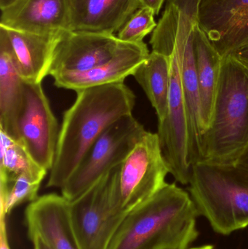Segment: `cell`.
<instances>
[{
	"label": "cell",
	"mask_w": 248,
	"mask_h": 249,
	"mask_svg": "<svg viewBox=\"0 0 248 249\" xmlns=\"http://www.w3.org/2000/svg\"><path fill=\"white\" fill-rule=\"evenodd\" d=\"M199 12L197 0L167 3L150 40L152 51L170 59L168 108L165 119L158 122L157 133L170 174L182 184H189L192 168L182 86V60L186 43L199 23Z\"/></svg>",
	"instance_id": "1"
},
{
	"label": "cell",
	"mask_w": 248,
	"mask_h": 249,
	"mask_svg": "<svg viewBox=\"0 0 248 249\" xmlns=\"http://www.w3.org/2000/svg\"><path fill=\"white\" fill-rule=\"evenodd\" d=\"M64 114L48 187L61 189L90 146L112 124L131 115L135 96L124 83L78 90Z\"/></svg>",
	"instance_id": "2"
},
{
	"label": "cell",
	"mask_w": 248,
	"mask_h": 249,
	"mask_svg": "<svg viewBox=\"0 0 248 249\" xmlns=\"http://www.w3.org/2000/svg\"><path fill=\"white\" fill-rule=\"evenodd\" d=\"M198 216L189 193L166 183L127 214L108 249H188L198 236Z\"/></svg>",
	"instance_id": "3"
},
{
	"label": "cell",
	"mask_w": 248,
	"mask_h": 249,
	"mask_svg": "<svg viewBox=\"0 0 248 249\" xmlns=\"http://www.w3.org/2000/svg\"><path fill=\"white\" fill-rule=\"evenodd\" d=\"M189 193L199 215L217 233L248 227V168L237 162L202 160L192 166Z\"/></svg>",
	"instance_id": "4"
},
{
	"label": "cell",
	"mask_w": 248,
	"mask_h": 249,
	"mask_svg": "<svg viewBox=\"0 0 248 249\" xmlns=\"http://www.w3.org/2000/svg\"><path fill=\"white\" fill-rule=\"evenodd\" d=\"M248 146V70L222 58L211 121L202 136V160L236 162Z\"/></svg>",
	"instance_id": "5"
},
{
	"label": "cell",
	"mask_w": 248,
	"mask_h": 249,
	"mask_svg": "<svg viewBox=\"0 0 248 249\" xmlns=\"http://www.w3.org/2000/svg\"><path fill=\"white\" fill-rule=\"evenodd\" d=\"M119 166L70 202V216L79 249H108L128 213L117 188Z\"/></svg>",
	"instance_id": "6"
},
{
	"label": "cell",
	"mask_w": 248,
	"mask_h": 249,
	"mask_svg": "<svg viewBox=\"0 0 248 249\" xmlns=\"http://www.w3.org/2000/svg\"><path fill=\"white\" fill-rule=\"evenodd\" d=\"M147 131L132 114L109 126L90 146L61 187V195L69 202L75 200L103 176L120 165Z\"/></svg>",
	"instance_id": "7"
},
{
	"label": "cell",
	"mask_w": 248,
	"mask_h": 249,
	"mask_svg": "<svg viewBox=\"0 0 248 249\" xmlns=\"http://www.w3.org/2000/svg\"><path fill=\"white\" fill-rule=\"evenodd\" d=\"M170 174L157 133L147 131L119 165L117 188L122 209L129 213L149 200Z\"/></svg>",
	"instance_id": "8"
},
{
	"label": "cell",
	"mask_w": 248,
	"mask_h": 249,
	"mask_svg": "<svg viewBox=\"0 0 248 249\" xmlns=\"http://www.w3.org/2000/svg\"><path fill=\"white\" fill-rule=\"evenodd\" d=\"M199 26L221 58L248 70V0H202Z\"/></svg>",
	"instance_id": "9"
},
{
	"label": "cell",
	"mask_w": 248,
	"mask_h": 249,
	"mask_svg": "<svg viewBox=\"0 0 248 249\" xmlns=\"http://www.w3.org/2000/svg\"><path fill=\"white\" fill-rule=\"evenodd\" d=\"M24 105L18 121V142L46 171L53 165L60 128L42 83H24Z\"/></svg>",
	"instance_id": "10"
},
{
	"label": "cell",
	"mask_w": 248,
	"mask_h": 249,
	"mask_svg": "<svg viewBox=\"0 0 248 249\" xmlns=\"http://www.w3.org/2000/svg\"><path fill=\"white\" fill-rule=\"evenodd\" d=\"M120 43L112 34L64 31L54 50L49 75L88 71L112 58Z\"/></svg>",
	"instance_id": "11"
},
{
	"label": "cell",
	"mask_w": 248,
	"mask_h": 249,
	"mask_svg": "<svg viewBox=\"0 0 248 249\" xmlns=\"http://www.w3.org/2000/svg\"><path fill=\"white\" fill-rule=\"evenodd\" d=\"M69 206L62 195L39 196L25 212L29 236L38 235L51 249H79Z\"/></svg>",
	"instance_id": "12"
},
{
	"label": "cell",
	"mask_w": 248,
	"mask_h": 249,
	"mask_svg": "<svg viewBox=\"0 0 248 249\" xmlns=\"http://www.w3.org/2000/svg\"><path fill=\"white\" fill-rule=\"evenodd\" d=\"M149 53L144 42L131 43L121 41L116 53L109 61L84 72L58 74L53 77L54 85L59 89L77 92L97 86L124 83L127 77L132 76Z\"/></svg>",
	"instance_id": "13"
},
{
	"label": "cell",
	"mask_w": 248,
	"mask_h": 249,
	"mask_svg": "<svg viewBox=\"0 0 248 249\" xmlns=\"http://www.w3.org/2000/svg\"><path fill=\"white\" fill-rule=\"evenodd\" d=\"M38 34L0 26L19 74L25 82L42 83L49 75L54 50L61 33Z\"/></svg>",
	"instance_id": "14"
},
{
	"label": "cell",
	"mask_w": 248,
	"mask_h": 249,
	"mask_svg": "<svg viewBox=\"0 0 248 249\" xmlns=\"http://www.w3.org/2000/svg\"><path fill=\"white\" fill-rule=\"evenodd\" d=\"M0 26L38 34L68 30L67 0H17L1 10Z\"/></svg>",
	"instance_id": "15"
},
{
	"label": "cell",
	"mask_w": 248,
	"mask_h": 249,
	"mask_svg": "<svg viewBox=\"0 0 248 249\" xmlns=\"http://www.w3.org/2000/svg\"><path fill=\"white\" fill-rule=\"evenodd\" d=\"M70 31L115 35L141 7L138 0H67Z\"/></svg>",
	"instance_id": "16"
},
{
	"label": "cell",
	"mask_w": 248,
	"mask_h": 249,
	"mask_svg": "<svg viewBox=\"0 0 248 249\" xmlns=\"http://www.w3.org/2000/svg\"><path fill=\"white\" fill-rule=\"evenodd\" d=\"M24 80L5 37L0 34V130L18 142V121L24 105Z\"/></svg>",
	"instance_id": "17"
},
{
	"label": "cell",
	"mask_w": 248,
	"mask_h": 249,
	"mask_svg": "<svg viewBox=\"0 0 248 249\" xmlns=\"http://www.w3.org/2000/svg\"><path fill=\"white\" fill-rule=\"evenodd\" d=\"M193 45L197 78L200 95L201 120L205 133L212 115L222 58L201 29L199 23L194 31Z\"/></svg>",
	"instance_id": "18"
},
{
	"label": "cell",
	"mask_w": 248,
	"mask_h": 249,
	"mask_svg": "<svg viewBox=\"0 0 248 249\" xmlns=\"http://www.w3.org/2000/svg\"><path fill=\"white\" fill-rule=\"evenodd\" d=\"M193 39L194 34L185 47L182 69V86L187 120L189 160L192 166L202 160V142L204 133L201 120L200 95L197 78Z\"/></svg>",
	"instance_id": "19"
},
{
	"label": "cell",
	"mask_w": 248,
	"mask_h": 249,
	"mask_svg": "<svg viewBox=\"0 0 248 249\" xmlns=\"http://www.w3.org/2000/svg\"><path fill=\"white\" fill-rule=\"evenodd\" d=\"M132 77L142 88L153 108L158 122L167 115L170 83L168 57L151 51L147 59L135 70Z\"/></svg>",
	"instance_id": "20"
},
{
	"label": "cell",
	"mask_w": 248,
	"mask_h": 249,
	"mask_svg": "<svg viewBox=\"0 0 248 249\" xmlns=\"http://www.w3.org/2000/svg\"><path fill=\"white\" fill-rule=\"evenodd\" d=\"M0 181L13 179L20 175H26L42 181L48 171L38 165L24 146L0 130Z\"/></svg>",
	"instance_id": "21"
},
{
	"label": "cell",
	"mask_w": 248,
	"mask_h": 249,
	"mask_svg": "<svg viewBox=\"0 0 248 249\" xmlns=\"http://www.w3.org/2000/svg\"><path fill=\"white\" fill-rule=\"evenodd\" d=\"M42 182L26 175L0 181V214L7 216L22 203L36 200Z\"/></svg>",
	"instance_id": "22"
},
{
	"label": "cell",
	"mask_w": 248,
	"mask_h": 249,
	"mask_svg": "<svg viewBox=\"0 0 248 249\" xmlns=\"http://www.w3.org/2000/svg\"><path fill=\"white\" fill-rule=\"evenodd\" d=\"M154 16L155 13L149 7H139L128 18L116 36L124 42H144V37L157 27Z\"/></svg>",
	"instance_id": "23"
},
{
	"label": "cell",
	"mask_w": 248,
	"mask_h": 249,
	"mask_svg": "<svg viewBox=\"0 0 248 249\" xmlns=\"http://www.w3.org/2000/svg\"><path fill=\"white\" fill-rule=\"evenodd\" d=\"M7 216L0 214V249H10L7 237Z\"/></svg>",
	"instance_id": "24"
},
{
	"label": "cell",
	"mask_w": 248,
	"mask_h": 249,
	"mask_svg": "<svg viewBox=\"0 0 248 249\" xmlns=\"http://www.w3.org/2000/svg\"><path fill=\"white\" fill-rule=\"evenodd\" d=\"M141 4V7H149L155 13L158 15L163 7L165 0H138Z\"/></svg>",
	"instance_id": "25"
},
{
	"label": "cell",
	"mask_w": 248,
	"mask_h": 249,
	"mask_svg": "<svg viewBox=\"0 0 248 249\" xmlns=\"http://www.w3.org/2000/svg\"><path fill=\"white\" fill-rule=\"evenodd\" d=\"M30 239L33 244V249H51L38 235H32L30 237Z\"/></svg>",
	"instance_id": "26"
},
{
	"label": "cell",
	"mask_w": 248,
	"mask_h": 249,
	"mask_svg": "<svg viewBox=\"0 0 248 249\" xmlns=\"http://www.w3.org/2000/svg\"><path fill=\"white\" fill-rule=\"evenodd\" d=\"M236 162L248 168V146L244 151L242 152L241 155L239 157Z\"/></svg>",
	"instance_id": "27"
},
{
	"label": "cell",
	"mask_w": 248,
	"mask_h": 249,
	"mask_svg": "<svg viewBox=\"0 0 248 249\" xmlns=\"http://www.w3.org/2000/svg\"><path fill=\"white\" fill-rule=\"evenodd\" d=\"M16 1L17 0H0V8L1 10H3L16 2Z\"/></svg>",
	"instance_id": "28"
},
{
	"label": "cell",
	"mask_w": 248,
	"mask_h": 249,
	"mask_svg": "<svg viewBox=\"0 0 248 249\" xmlns=\"http://www.w3.org/2000/svg\"><path fill=\"white\" fill-rule=\"evenodd\" d=\"M188 249H215V247L211 245L202 246V247H195V248H191Z\"/></svg>",
	"instance_id": "29"
}]
</instances>
